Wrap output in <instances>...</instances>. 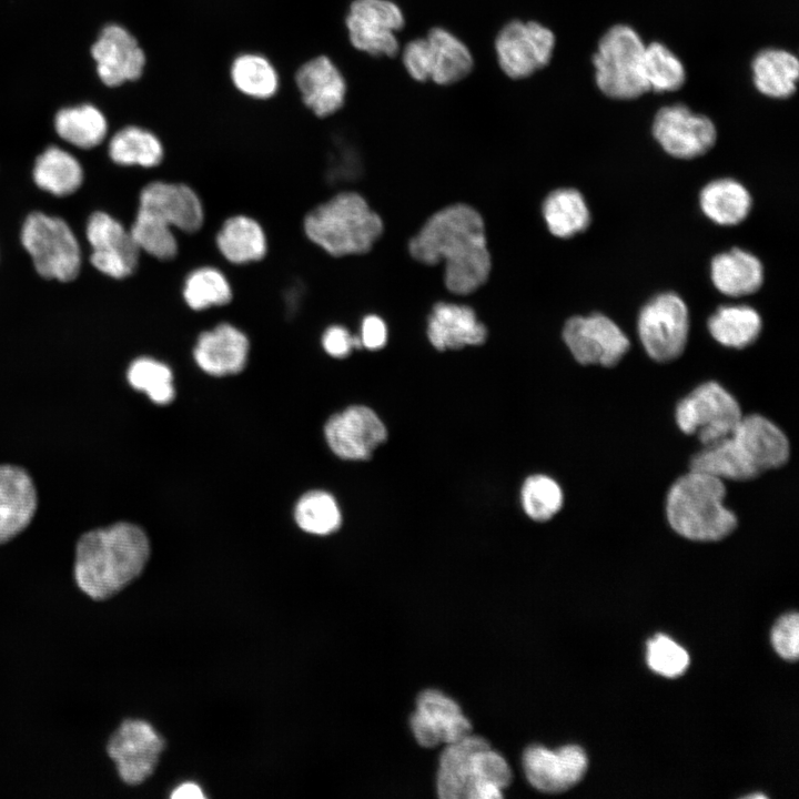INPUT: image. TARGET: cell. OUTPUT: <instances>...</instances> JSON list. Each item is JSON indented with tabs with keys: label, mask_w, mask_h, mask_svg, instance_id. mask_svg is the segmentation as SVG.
<instances>
[{
	"label": "cell",
	"mask_w": 799,
	"mask_h": 799,
	"mask_svg": "<svg viewBox=\"0 0 799 799\" xmlns=\"http://www.w3.org/2000/svg\"><path fill=\"white\" fill-rule=\"evenodd\" d=\"M182 296L189 309L204 311L212 306H224L233 296L231 283L222 271L214 266H201L188 274Z\"/></svg>",
	"instance_id": "cell-37"
},
{
	"label": "cell",
	"mask_w": 799,
	"mask_h": 799,
	"mask_svg": "<svg viewBox=\"0 0 799 799\" xmlns=\"http://www.w3.org/2000/svg\"><path fill=\"white\" fill-rule=\"evenodd\" d=\"M164 748L163 738L143 720H124L108 744V754L115 762L121 779L139 785L154 771Z\"/></svg>",
	"instance_id": "cell-13"
},
{
	"label": "cell",
	"mask_w": 799,
	"mask_h": 799,
	"mask_svg": "<svg viewBox=\"0 0 799 799\" xmlns=\"http://www.w3.org/2000/svg\"><path fill=\"white\" fill-rule=\"evenodd\" d=\"M737 453L759 476L787 463L789 442L783 432L766 417L742 416L729 435Z\"/></svg>",
	"instance_id": "cell-22"
},
{
	"label": "cell",
	"mask_w": 799,
	"mask_h": 799,
	"mask_svg": "<svg viewBox=\"0 0 799 799\" xmlns=\"http://www.w3.org/2000/svg\"><path fill=\"white\" fill-rule=\"evenodd\" d=\"M699 201L705 215L719 225H736L742 222L751 208L749 192L732 179L708 183L701 190Z\"/></svg>",
	"instance_id": "cell-31"
},
{
	"label": "cell",
	"mask_w": 799,
	"mask_h": 799,
	"mask_svg": "<svg viewBox=\"0 0 799 799\" xmlns=\"http://www.w3.org/2000/svg\"><path fill=\"white\" fill-rule=\"evenodd\" d=\"M229 79L236 92L256 101L275 97L281 84L280 73L272 60L255 51L240 52L231 60Z\"/></svg>",
	"instance_id": "cell-27"
},
{
	"label": "cell",
	"mask_w": 799,
	"mask_h": 799,
	"mask_svg": "<svg viewBox=\"0 0 799 799\" xmlns=\"http://www.w3.org/2000/svg\"><path fill=\"white\" fill-rule=\"evenodd\" d=\"M403 65L408 75L418 82L431 78L429 48L426 38H417L407 42L402 51Z\"/></svg>",
	"instance_id": "cell-45"
},
{
	"label": "cell",
	"mask_w": 799,
	"mask_h": 799,
	"mask_svg": "<svg viewBox=\"0 0 799 799\" xmlns=\"http://www.w3.org/2000/svg\"><path fill=\"white\" fill-rule=\"evenodd\" d=\"M140 251L160 261H170L179 252L174 230L154 216L136 211L129 229Z\"/></svg>",
	"instance_id": "cell-40"
},
{
	"label": "cell",
	"mask_w": 799,
	"mask_h": 799,
	"mask_svg": "<svg viewBox=\"0 0 799 799\" xmlns=\"http://www.w3.org/2000/svg\"><path fill=\"white\" fill-rule=\"evenodd\" d=\"M647 664L665 677L681 675L689 665L688 653L666 635L657 634L647 643Z\"/></svg>",
	"instance_id": "cell-43"
},
{
	"label": "cell",
	"mask_w": 799,
	"mask_h": 799,
	"mask_svg": "<svg viewBox=\"0 0 799 799\" xmlns=\"http://www.w3.org/2000/svg\"><path fill=\"white\" fill-rule=\"evenodd\" d=\"M645 48L629 26L617 24L606 31L593 57L596 84L605 95L630 100L649 91L644 73Z\"/></svg>",
	"instance_id": "cell-6"
},
{
	"label": "cell",
	"mask_w": 799,
	"mask_h": 799,
	"mask_svg": "<svg viewBox=\"0 0 799 799\" xmlns=\"http://www.w3.org/2000/svg\"><path fill=\"white\" fill-rule=\"evenodd\" d=\"M171 797L174 799H201L204 798V795L198 785L186 782L178 787Z\"/></svg>",
	"instance_id": "cell-48"
},
{
	"label": "cell",
	"mask_w": 799,
	"mask_h": 799,
	"mask_svg": "<svg viewBox=\"0 0 799 799\" xmlns=\"http://www.w3.org/2000/svg\"><path fill=\"white\" fill-rule=\"evenodd\" d=\"M322 345L325 352L333 357L347 356L352 348L361 347L360 336H353L341 325H332L325 330L322 336Z\"/></svg>",
	"instance_id": "cell-46"
},
{
	"label": "cell",
	"mask_w": 799,
	"mask_h": 799,
	"mask_svg": "<svg viewBox=\"0 0 799 799\" xmlns=\"http://www.w3.org/2000/svg\"><path fill=\"white\" fill-rule=\"evenodd\" d=\"M751 69L755 87L763 95L786 99L796 92L799 62L792 53L781 49L762 50L752 60Z\"/></svg>",
	"instance_id": "cell-30"
},
{
	"label": "cell",
	"mask_w": 799,
	"mask_h": 799,
	"mask_svg": "<svg viewBox=\"0 0 799 799\" xmlns=\"http://www.w3.org/2000/svg\"><path fill=\"white\" fill-rule=\"evenodd\" d=\"M58 135L80 149L99 145L108 133L104 114L94 105L81 104L61 109L54 118Z\"/></svg>",
	"instance_id": "cell-34"
},
{
	"label": "cell",
	"mask_w": 799,
	"mask_h": 799,
	"mask_svg": "<svg viewBox=\"0 0 799 799\" xmlns=\"http://www.w3.org/2000/svg\"><path fill=\"white\" fill-rule=\"evenodd\" d=\"M306 237L332 256L370 251L383 231L381 218L355 192H342L303 219Z\"/></svg>",
	"instance_id": "cell-5"
},
{
	"label": "cell",
	"mask_w": 799,
	"mask_h": 799,
	"mask_svg": "<svg viewBox=\"0 0 799 799\" xmlns=\"http://www.w3.org/2000/svg\"><path fill=\"white\" fill-rule=\"evenodd\" d=\"M332 452L343 459H368L387 438L385 425L370 407L355 405L328 418L324 427Z\"/></svg>",
	"instance_id": "cell-19"
},
{
	"label": "cell",
	"mask_w": 799,
	"mask_h": 799,
	"mask_svg": "<svg viewBox=\"0 0 799 799\" xmlns=\"http://www.w3.org/2000/svg\"><path fill=\"white\" fill-rule=\"evenodd\" d=\"M127 376L132 387L143 391L156 404H168L174 397L172 372L159 361L139 357L131 363Z\"/></svg>",
	"instance_id": "cell-41"
},
{
	"label": "cell",
	"mask_w": 799,
	"mask_h": 799,
	"mask_svg": "<svg viewBox=\"0 0 799 799\" xmlns=\"http://www.w3.org/2000/svg\"><path fill=\"white\" fill-rule=\"evenodd\" d=\"M494 45L500 70L508 78L519 80L550 62L555 36L539 22L512 20L499 30Z\"/></svg>",
	"instance_id": "cell-11"
},
{
	"label": "cell",
	"mask_w": 799,
	"mask_h": 799,
	"mask_svg": "<svg viewBox=\"0 0 799 799\" xmlns=\"http://www.w3.org/2000/svg\"><path fill=\"white\" fill-rule=\"evenodd\" d=\"M725 496L722 479L690 469L668 490V523L685 538L697 542L720 540L737 527L735 513L724 505Z\"/></svg>",
	"instance_id": "cell-4"
},
{
	"label": "cell",
	"mask_w": 799,
	"mask_h": 799,
	"mask_svg": "<svg viewBox=\"0 0 799 799\" xmlns=\"http://www.w3.org/2000/svg\"><path fill=\"white\" fill-rule=\"evenodd\" d=\"M293 83L302 104L315 118L331 117L345 105V75L337 63L325 53L301 63L293 73Z\"/></svg>",
	"instance_id": "cell-18"
},
{
	"label": "cell",
	"mask_w": 799,
	"mask_h": 799,
	"mask_svg": "<svg viewBox=\"0 0 799 799\" xmlns=\"http://www.w3.org/2000/svg\"><path fill=\"white\" fill-rule=\"evenodd\" d=\"M587 766L586 752L577 745L557 749L534 745L523 755L527 781L546 793H559L574 787L584 777Z\"/></svg>",
	"instance_id": "cell-20"
},
{
	"label": "cell",
	"mask_w": 799,
	"mask_h": 799,
	"mask_svg": "<svg viewBox=\"0 0 799 799\" xmlns=\"http://www.w3.org/2000/svg\"><path fill=\"white\" fill-rule=\"evenodd\" d=\"M688 330V309L675 293L655 296L639 313L640 342L647 354L657 362L672 361L681 355Z\"/></svg>",
	"instance_id": "cell-10"
},
{
	"label": "cell",
	"mask_w": 799,
	"mask_h": 799,
	"mask_svg": "<svg viewBox=\"0 0 799 799\" xmlns=\"http://www.w3.org/2000/svg\"><path fill=\"white\" fill-rule=\"evenodd\" d=\"M215 244L221 255L236 265L259 262L267 252L264 229L255 219L244 214L232 215L222 223Z\"/></svg>",
	"instance_id": "cell-26"
},
{
	"label": "cell",
	"mask_w": 799,
	"mask_h": 799,
	"mask_svg": "<svg viewBox=\"0 0 799 799\" xmlns=\"http://www.w3.org/2000/svg\"><path fill=\"white\" fill-rule=\"evenodd\" d=\"M249 350L247 336L241 330L230 323H220L199 335L193 356L205 373L224 376L244 368Z\"/></svg>",
	"instance_id": "cell-23"
},
{
	"label": "cell",
	"mask_w": 799,
	"mask_h": 799,
	"mask_svg": "<svg viewBox=\"0 0 799 799\" xmlns=\"http://www.w3.org/2000/svg\"><path fill=\"white\" fill-rule=\"evenodd\" d=\"M563 340L574 358L583 364L615 366L629 348L619 326L600 313L573 316L563 328Z\"/></svg>",
	"instance_id": "cell-12"
},
{
	"label": "cell",
	"mask_w": 799,
	"mask_h": 799,
	"mask_svg": "<svg viewBox=\"0 0 799 799\" xmlns=\"http://www.w3.org/2000/svg\"><path fill=\"white\" fill-rule=\"evenodd\" d=\"M771 643L782 658L793 661L799 654V618L797 613L782 616L771 630Z\"/></svg>",
	"instance_id": "cell-44"
},
{
	"label": "cell",
	"mask_w": 799,
	"mask_h": 799,
	"mask_svg": "<svg viewBox=\"0 0 799 799\" xmlns=\"http://www.w3.org/2000/svg\"><path fill=\"white\" fill-rule=\"evenodd\" d=\"M506 759L477 735L444 746L436 775L442 799H499L512 782Z\"/></svg>",
	"instance_id": "cell-3"
},
{
	"label": "cell",
	"mask_w": 799,
	"mask_h": 799,
	"mask_svg": "<svg viewBox=\"0 0 799 799\" xmlns=\"http://www.w3.org/2000/svg\"><path fill=\"white\" fill-rule=\"evenodd\" d=\"M644 73L649 90L655 92L676 91L686 80L681 61L659 42H653L645 48Z\"/></svg>",
	"instance_id": "cell-39"
},
{
	"label": "cell",
	"mask_w": 799,
	"mask_h": 799,
	"mask_svg": "<svg viewBox=\"0 0 799 799\" xmlns=\"http://www.w3.org/2000/svg\"><path fill=\"white\" fill-rule=\"evenodd\" d=\"M427 336L438 351L457 350L483 344L487 330L469 306L437 303L428 317Z\"/></svg>",
	"instance_id": "cell-25"
},
{
	"label": "cell",
	"mask_w": 799,
	"mask_h": 799,
	"mask_svg": "<svg viewBox=\"0 0 799 799\" xmlns=\"http://www.w3.org/2000/svg\"><path fill=\"white\" fill-rule=\"evenodd\" d=\"M520 497L525 513L536 522L550 519L563 505L560 486L542 474L529 476L525 481Z\"/></svg>",
	"instance_id": "cell-42"
},
{
	"label": "cell",
	"mask_w": 799,
	"mask_h": 799,
	"mask_svg": "<svg viewBox=\"0 0 799 799\" xmlns=\"http://www.w3.org/2000/svg\"><path fill=\"white\" fill-rule=\"evenodd\" d=\"M543 214L550 233L570 237L588 226L590 215L583 195L575 189H559L544 201Z\"/></svg>",
	"instance_id": "cell-36"
},
{
	"label": "cell",
	"mask_w": 799,
	"mask_h": 799,
	"mask_svg": "<svg viewBox=\"0 0 799 799\" xmlns=\"http://www.w3.org/2000/svg\"><path fill=\"white\" fill-rule=\"evenodd\" d=\"M91 55L100 80L110 88L140 80L148 63L146 53L135 36L117 23L102 29L91 48Z\"/></svg>",
	"instance_id": "cell-17"
},
{
	"label": "cell",
	"mask_w": 799,
	"mask_h": 799,
	"mask_svg": "<svg viewBox=\"0 0 799 799\" xmlns=\"http://www.w3.org/2000/svg\"><path fill=\"white\" fill-rule=\"evenodd\" d=\"M741 417L737 400L716 382L697 386L676 407L678 427L704 446L730 435Z\"/></svg>",
	"instance_id": "cell-8"
},
{
	"label": "cell",
	"mask_w": 799,
	"mask_h": 799,
	"mask_svg": "<svg viewBox=\"0 0 799 799\" xmlns=\"http://www.w3.org/2000/svg\"><path fill=\"white\" fill-rule=\"evenodd\" d=\"M409 725L415 740L425 748L446 746L472 734L461 706L437 689H425L417 696Z\"/></svg>",
	"instance_id": "cell-16"
},
{
	"label": "cell",
	"mask_w": 799,
	"mask_h": 799,
	"mask_svg": "<svg viewBox=\"0 0 799 799\" xmlns=\"http://www.w3.org/2000/svg\"><path fill=\"white\" fill-rule=\"evenodd\" d=\"M360 338L362 346L368 350L383 347L387 338V330L383 320L376 315H368L364 317L362 321Z\"/></svg>",
	"instance_id": "cell-47"
},
{
	"label": "cell",
	"mask_w": 799,
	"mask_h": 799,
	"mask_svg": "<svg viewBox=\"0 0 799 799\" xmlns=\"http://www.w3.org/2000/svg\"><path fill=\"white\" fill-rule=\"evenodd\" d=\"M294 517L303 530L316 535L331 534L341 525L336 500L323 490L304 494L295 506Z\"/></svg>",
	"instance_id": "cell-38"
},
{
	"label": "cell",
	"mask_w": 799,
	"mask_h": 799,
	"mask_svg": "<svg viewBox=\"0 0 799 799\" xmlns=\"http://www.w3.org/2000/svg\"><path fill=\"white\" fill-rule=\"evenodd\" d=\"M33 180L41 190L65 196L81 186L83 170L71 153L52 145L37 158Z\"/></svg>",
	"instance_id": "cell-32"
},
{
	"label": "cell",
	"mask_w": 799,
	"mask_h": 799,
	"mask_svg": "<svg viewBox=\"0 0 799 799\" xmlns=\"http://www.w3.org/2000/svg\"><path fill=\"white\" fill-rule=\"evenodd\" d=\"M150 556L145 533L136 525L118 523L83 534L75 548L74 578L94 600H104L128 586Z\"/></svg>",
	"instance_id": "cell-2"
},
{
	"label": "cell",
	"mask_w": 799,
	"mask_h": 799,
	"mask_svg": "<svg viewBox=\"0 0 799 799\" xmlns=\"http://www.w3.org/2000/svg\"><path fill=\"white\" fill-rule=\"evenodd\" d=\"M138 210L189 234L202 227L205 216L198 193L180 182H150L140 193Z\"/></svg>",
	"instance_id": "cell-21"
},
{
	"label": "cell",
	"mask_w": 799,
	"mask_h": 799,
	"mask_svg": "<svg viewBox=\"0 0 799 799\" xmlns=\"http://www.w3.org/2000/svg\"><path fill=\"white\" fill-rule=\"evenodd\" d=\"M110 159L124 166H158L164 158V146L160 138L152 131L128 125L113 134L109 142Z\"/></svg>",
	"instance_id": "cell-33"
},
{
	"label": "cell",
	"mask_w": 799,
	"mask_h": 799,
	"mask_svg": "<svg viewBox=\"0 0 799 799\" xmlns=\"http://www.w3.org/2000/svg\"><path fill=\"white\" fill-rule=\"evenodd\" d=\"M21 243L40 276L73 281L81 269V250L71 227L60 218L30 213L23 222Z\"/></svg>",
	"instance_id": "cell-7"
},
{
	"label": "cell",
	"mask_w": 799,
	"mask_h": 799,
	"mask_svg": "<svg viewBox=\"0 0 799 799\" xmlns=\"http://www.w3.org/2000/svg\"><path fill=\"white\" fill-rule=\"evenodd\" d=\"M653 134L669 155L694 159L709 151L717 138L712 121L692 113L684 104L661 108L655 115Z\"/></svg>",
	"instance_id": "cell-14"
},
{
	"label": "cell",
	"mask_w": 799,
	"mask_h": 799,
	"mask_svg": "<svg viewBox=\"0 0 799 799\" xmlns=\"http://www.w3.org/2000/svg\"><path fill=\"white\" fill-rule=\"evenodd\" d=\"M351 45L372 57L398 53L396 32L405 24L401 8L391 0H353L344 18Z\"/></svg>",
	"instance_id": "cell-9"
},
{
	"label": "cell",
	"mask_w": 799,
	"mask_h": 799,
	"mask_svg": "<svg viewBox=\"0 0 799 799\" xmlns=\"http://www.w3.org/2000/svg\"><path fill=\"white\" fill-rule=\"evenodd\" d=\"M37 508V492L28 473L13 465H0V544L21 533Z\"/></svg>",
	"instance_id": "cell-24"
},
{
	"label": "cell",
	"mask_w": 799,
	"mask_h": 799,
	"mask_svg": "<svg viewBox=\"0 0 799 799\" xmlns=\"http://www.w3.org/2000/svg\"><path fill=\"white\" fill-rule=\"evenodd\" d=\"M711 280L725 295L738 297L752 294L763 283V266L755 255L735 247L712 259Z\"/></svg>",
	"instance_id": "cell-28"
},
{
	"label": "cell",
	"mask_w": 799,
	"mask_h": 799,
	"mask_svg": "<svg viewBox=\"0 0 799 799\" xmlns=\"http://www.w3.org/2000/svg\"><path fill=\"white\" fill-rule=\"evenodd\" d=\"M429 48L431 78L438 85H449L466 78L474 64L467 45L448 30L434 27L425 37Z\"/></svg>",
	"instance_id": "cell-29"
},
{
	"label": "cell",
	"mask_w": 799,
	"mask_h": 799,
	"mask_svg": "<svg viewBox=\"0 0 799 799\" xmlns=\"http://www.w3.org/2000/svg\"><path fill=\"white\" fill-rule=\"evenodd\" d=\"M762 327L758 312L747 305L720 306L708 320L711 336L720 344L744 348L751 345Z\"/></svg>",
	"instance_id": "cell-35"
},
{
	"label": "cell",
	"mask_w": 799,
	"mask_h": 799,
	"mask_svg": "<svg viewBox=\"0 0 799 799\" xmlns=\"http://www.w3.org/2000/svg\"><path fill=\"white\" fill-rule=\"evenodd\" d=\"M411 255L428 265L445 263V284L455 294H468L484 284L490 271L484 222L466 204L433 214L409 242Z\"/></svg>",
	"instance_id": "cell-1"
},
{
	"label": "cell",
	"mask_w": 799,
	"mask_h": 799,
	"mask_svg": "<svg viewBox=\"0 0 799 799\" xmlns=\"http://www.w3.org/2000/svg\"><path fill=\"white\" fill-rule=\"evenodd\" d=\"M85 234L92 247L90 262L98 271L115 280L135 271L141 251L121 222L105 212H94L88 220Z\"/></svg>",
	"instance_id": "cell-15"
}]
</instances>
